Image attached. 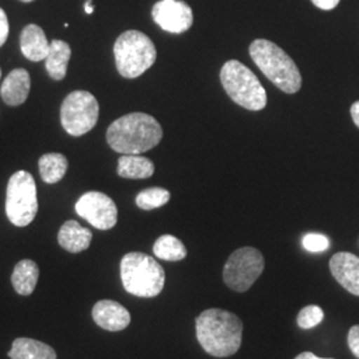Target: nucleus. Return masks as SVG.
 <instances>
[{"instance_id":"1","label":"nucleus","mask_w":359,"mask_h":359,"mask_svg":"<svg viewBox=\"0 0 359 359\" xmlns=\"http://www.w3.org/2000/svg\"><path fill=\"white\" fill-rule=\"evenodd\" d=\"M243 321L231 311L208 309L196 320L197 341L206 353L216 358L236 354L243 342Z\"/></svg>"},{"instance_id":"2","label":"nucleus","mask_w":359,"mask_h":359,"mask_svg":"<svg viewBox=\"0 0 359 359\" xmlns=\"http://www.w3.org/2000/svg\"><path fill=\"white\" fill-rule=\"evenodd\" d=\"M163 140V128L154 116L135 112L115 120L107 130V142L118 154H140Z\"/></svg>"},{"instance_id":"3","label":"nucleus","mask_w":359,"mask_h":359,"mask_svg":"<svg viewBox=\"0 0 359 359\" xmlns=\"http://www.w3.org/2000/svg\"><path fill=\"white\" fill-rule=\"evenodd\" d=\"M249 53L257 67L280 90L293 95L302 87V76L294 60L281 47L266 39H257Z\"/></svg>"},{"instance_id":"4","label":"nucleus","mask_w":359,"mask_h":359,"mask_svg":"<svg viewBox=\"0 0 359 359\" xmlns=\"http://www.w3.org/2000/svg\"><path fill=\"white\" fill-rule=\"evenodd\" d=\"M120 277L129 294L154 298L165 285V271L154 257L132 252L120 262Z\"/></svg>"},{"instance_id":"5","label":"nucleus","mask_w":359,"mask_h":359,"mask_svg":"<svg viewBox=\"0 0 359 359\" xmlns=\"http://www.w3.org/2000/svg\"><path fill=\"white\" fill-rule=\"evenodd\" d=\"M219 80L228 96L236 104L249 111H261L266 107V90L258 77L238 60L222 65Z\"/></svg>"},{"instance_id":"6","label":"nucleus","mask_w":359,"mask_h":359,"mask_svg":"<svg viewBox=\"0 0 359 359\" xmlns=\"http://www.w3.org/2000/svg\"><path fill=\"white\" fill-rule=\"evenodd\" d=\"M116 67L126 79H136L147 72L157 59L154 41L136 29L123 32L114 46Z\"/></svg>"},{"instance_id":"7","label":"nucleus","mask_w":359,"mask_h":359,"mask_svg":"<svg viewBox=\"0 0 359 359\" xmlns=\"http://www.w3.org/2000/svg\"><path fill=\"white\" fill-rule=\"evenodd\" d=\"M38 191L35 180L26 170L13 173L7 185L6 215L15 226L25 228L38 215Z\"/></svg>"},{"instance_id":"8","label":"nucleus","mask_w":359,"mask_h":359,"mask_svg":"<svg viewBox=\"0 0 359 359\" xmlns=\"http://www.w3.org/2000/svg\"><path fill=\"white\" fill-rule=\"evenodd\" d=\"M99 111V103L92 93L88 90H74L62 104V126L71 136H83L96 126Z\"/></svg>"},{"instance_id":"9","label":"nucleus","mask_w":359,"mask_h":359,"mask_svg":"<svg viewBox=\"0 0 359 359\" xmlns=\"http://www.w3.org/2000/svg\"><path fill=\"white\" fill-rule=\"evenodd\" d=\"M265 269V259L255 248H241L231 253L224 266V281L234 292H246Z\"/></svg>"},{"instance_id":"10","label":"nucleus","mask_w":359,"mask_h":359,"mask_svg":"<svg viewBox=\"0 0 359 359\" xmlns=\"http://www.w3.org/2000/svg\"><path fill=\"white\" fill-rule=\"evenodd\" d=\"M75 209L80 217L87 219L99 231H109L117 224V206L105 193H84L77 200Z\"/></svg>"},{"instance_id":"11","label":"nucleus","mask_w":359,"mask_h":359,"mask_svg":"<svg viewBox=\"0 0 359 359\" xmlns=\"http://www.w3.org/2000/svg\"><path fill=\"white\" fill-rule=\"evenodd\" d=\"M154 23L170 34H184L193 26L192 8L182 0H160L152 8Z\"/></svg>"},{"instance_id":"12","label":"nucleus","mask_w":359,"mask_h":359,"mask_svg":"<svg viewBox=\"0 0 359 359\" xmlns=\"http://www.w3.org/2000/svg\"><path fill=\"white\" fill-rule=\"evenodd\" d=\"M329 268L337 283L348 293L359 297V257L348 252L335 253Z\"/></svg>"},{"instance_id":"13","label":"nucleus","mask_w":359,"mask_h":359,"mask_svg":"<svg viewBox=\"0 0 359 359\" xmlns=\"http://www.w3.org/2000/svg\"><path fill=\"white\" fill-rule=\"evenodd\" d=\"M92 317L97 326L108 332H121L130 323L128 310L111 299L99 301L92 309Z\"/></svg>"},{"instance_id":"14","label":"nucleus","mask_w":359,"mask_h":359,"mask_svg":"<svg viewBox=\"0 0 359 359\" xmlns=\"http://www.w3.org/2000/svg\"><path fill=\"white\" fill-rule=\"evenodd\" d=\"M31 90V77L25 68H16L4 79L0 95L3 102L11 107L22 105L27 100Z\"/></svg>"},{"instance_id":"15","label":"nucleus","mask_w":359,"mask_h":359,"mask_svg":"<svg viewBox=\"0 0 359 359\" xmlns=\"http://www.w3.org/2000/svg\"><path fill=\"white\" fill-rule=\"evenodd\" d=\"M50 44L41 27L36 25H28L23 28L20 35V50L22 53L31 62L46 60Z\"/></svg>"},{"instance_id":"16","label":"nucleus","mask_w":359,"mask_h":359,"mask_svg":"<svg viewBox=\"0 0 359 359\" xmlns=\"http://www.w3.org/2000/svg\"><path fill=\"white\" fill-rule=\"evenodd\" d=\"M59 245L69 253H80L90 248L92 231L83 228L75 219L67 221L57 234Z\"/></svg>"},{"instance_id":"17","label":"nucleus","mask_w":359,"mask_h":359,"mask_svg":"<svg viewBox=\"0 0 359 359\" xmlns=\"http://www.w3.org/2000/svg\"><path fill=\"white\" fill-rule=\"evenodd\" d=\"M154 164L139 154H123L117 163V175L123 179L142 180L154 176Z\"/></svg>"},{"instance_id":"18","label":"nucleus","mask_w":359,"mask_h":359,"mask_svg":"<svg viewBox=\"0 0 359 359\" xmlns=\"http://www.w3.org/2000/svg\"><path fill=\"white\" fill-rule=\"evenodd\" d=\"M71 47L65 40H52L50 51L46 57V69L53 80H63L71 59Z\"/></svg>"},{"instance_id":"19","label":"nucleus","mask_w":359,"mask_h":359,"mask_svg":"<svg viewBox=\"0 0 359 359\" xmlns=\"http://www.w3.org/2000/svg\"><path fill=\"white\" fill-rule=\"evenodd\" d=\"M11 359H56V353L50 345L32 338H16L8 353Z\"/></svg>"},{"instance_id":"20","label":"nucleus","mask_w":359,"mask_h":359,"mask_svg":"<svg viewBox=\"0 0 359 359\" xmlns=\"http://www.w3.org/2000/svg\"><path fill=\"white\" fill-rule=\"evenodd\" d=\"M39 280V266L32 259H22L13 268V289L18 294L31 295L34 293Z\"/></svg>"},{"instance_id":"21","label":"nucleus","mask_w":359,"mask_h":359,"mask_svg":"<svg viewBox=\"0 0 359 359\" xmlns=\"http://www.w3.org/2000/svg\"><path fill=\"white\" fill-rule=\"evenodd\" d=\"M68 169V160L62 154H43L39 160L40 177L47 184H56L63 179Z\"/></svg>"},{"instance_id":"22","label":"nucleus","mask_w":359,"mask_h":359,"mask_svg":"<svg viewBox=\"0 0 359 359\" xmlns=\"http://www.w3.org/2000/svg\"><path fill=\"white\" fill-rule=\"evenodd\" d=\"M154 256L164 261H170L176 262L181 261L187 257V248L185 245L180 241L177 237L170 236V234H164L157 238V241L154 245Z\"/></svg>"},{"instance_id":"23","label":"nucleus","mask_w":359,"mask_h":359,"mask_svg":"<svg viewBox=\"0 0 359 359\" xmlns=\"http://www.w3.org/2000/svg\"><path fill=\"white\" fill-rule=\"evenodd\" d=\"M170 200V193L164 188H149L137 194L136 204L142 210H152L165 205Z\"/></svg>"},{"instance_id":"24","label":"nucleus","mask_w":359,"mask_h":359,"mask_svg":"<svg viewBox=\"0 0 359 359\" xmlns=\"http://www.w3.org/2000/svg\"><path fill=\"white\" fill-rule=\"evenodd\" d=\"M323 310L317 305H309L299 311L297 323L302 329H313L323 321Z\"/></svg>"},{"instance_id":"25","label":"nucleus","mask_w":359,"mask_h":359,"mask_svg":"<svg viewBox=\"0 0 359 359\" xmlns=\"http://www.w3.org/2000/svg\"><path fill=\"white\" fill-rule=\"evenodd\" d=\"M302 246L311 253H321L329 249L330 241L326 236L320 233H309L302 238Z\"/></svg>"},{"instance_id":"26","label":"nucleus","mask_w":359,"mask_h":359,"mask_svg":"<svg viewBox=\"0 0 359 359\" xmlns=\"http://www.w3.org/2000/svg\"><path fill=\"white\" fill-rule=\"evenodd\" d=\"M347 344L351 353L359 359V325H355L350 329L347 335Z\"/></svg>"},{"instance_id":"27","label":"nucleus","mask_w":359,"mask_h":359,"mask_svg":"<svg viewBox=\"0 0 359 359\" xmlns=\"http://www.w3.org/2000/svg\"><path fill=\"white\" fill-rule=\"evenodd\" d=\"M8 34H10V25H8L7 15L3 8H0V47L4 46V43L7 41Z\"/></svg>"},{"instance_id":"28","label":"nucleus","mask_w":359,"mask_h":359,"mask_svg":"<svg viewBox=\"0 0 359 359\" xmlns=\"http://www.w3.org/2000/svg\"><path fill=\"white\" fill-rule=\"evenodd\" d=\"M311 1L316 7L321 8L323 11H330L339 4L341 0H311Z\"/></svg>"},{"instance_id":"29","label":"nucleus","mask_w":359,"mask_h":359,"mask_svg":"<svg viewBox=\"0 0 359 359\" xmlns=\"http://www.w3.org/2000/svg\"><path fill=\"white\" fill-rule=\"evenodd\" d=\"M350 114H351V117H353L354 124H355V126L359 128V102H355V103L351 105Z\"/></svg>"},{"instance_id":"30","label":"nucleus","mask_w":359,"mask_h":359,"mask_svg":"<svg viewBox=\"0 0 359 359\" xmlns=\"http://www.w3.org/2000/svg\"><path fill=\"white\" fill-rule=\"evenodd\" d=\"M294 359H333V358H320L317 357L316 354L310 353V351H305V353H301L299 355H297Z\"/></svg>"},{"instance_id":"31","label":"nucleus","mask_w":359,"mask_h":359,"mask_svg":"<svg viewBox=\"0 0 359 359\" xmlns=\"http://www.w3.org/2000/svg\"><path fill=\"white\" fill-rule=\"evenodd\" d=\"M84 10H86V13H88V15H90V13L95 11V8H93V6H92V1H90V0H87V1H86V4H84Z\"/></svg>"},{"instance_id":"32","label":"nucleus","mask_w":359,"mask_h":359,"mask_svg":"<svg viewBox=\"0 0 359 359\" xmlns=\"http://www.w3.org/2000/svg\"><path fill=\"white\" fill-rule=\"evenodd\" d=\"M20 1H23V3H31V1H34V0H20Z\"/></svg>"},{"instance_id":"33","label":"nucleus","mask_w":359,"mask_h":359,"mask_svg":"<svg viewBox=\"0 0 359 359\" xmlns=\"http://www.w3.org/2000/svg\"><path fill=\"white\" fill-rule=\"evenodd\" d=\"M0 77H1V69H0Z\"/></svg>"}]
</instances>
